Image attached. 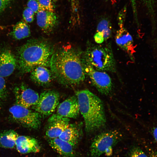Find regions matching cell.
Listing matches in <instances>:
<instances>
[{
    "instance_id": "cell-32",
    "label": "cell",
    "mask_w": 157,
    "mask_h": 157,
    "mask_svg": "<svg viewBox=\"0 0 157 157\" xmlns=\"http://www.w3.org/2000/svg\"><path fill=\"white\" fill-rule=\"evenodd\" d=\"M147 151L149 157H157V152L152 149L147 147Z\"/></svg>"
},
{
    "instance_id": "cell-21",
    "label": "cell",
    "mask_w": 157,
    "mask_h": 157,
    "mask_svg": "<svg viewBox=\"0 0 157 157\" xmlns=\"http://www.w3.org/2000/svg\"><path fill=\"white\" fill-rule=\"evenodd\" d=\"M96 32L103 34L104 41H107L111 37L112 24L108 18L104 17L99 20L97 25Z\"/></svg>"
},
{
    "instance_id": "cell-15",
    "label": "cell",
    "mask_w": 157,
    "mask_h": 157,
    "mask_svg": "<svg viewBox=\"0 0 157 157\" xmlns=\"http://www.w3.org/2000/svg\"><path fill=\"white\" fill-rule=\"evenodd\" d=\"M82 125L81 122L69 123L59 138L69 142L75 148L82 136Z\"/></svg>"
},
{
    "instance_id": "cell-17",
    "label": "cell",
    "mask_w": 157,
    "mask_h": 157,
    "mask_svg": "<svg viewBox=\"0 0 157 157\" xmlns=\"http://www.w3.org/2000/svg\"><path fill=\"white\" fill-rule=\"evenodd\" d=\"M51 147L63 157H74L75 154V147L69 142L59 138L48 139Z\"/></svg>"
},
{
    "instance_id": "cell-11",
    "label": "cell",
    "mask_w": 157,
    "mask_h": 157,
    "mask_svg": "<svg viewBox=\"0 0 157 157\" xmlns=\"http://www.w3.org/2000/svg\"><path fill=\"white\" fill-rule=\"evenodd\" d=\"M119 28L117 31L115 37L116 43L134 60V52L133 41L132 36L124 26L123 21L118 22Z\"/></svg>"
},
{
    "instance_id": "cell-2",
    "label": "cell",
    "mask_w": 157,
    "mask_h": 157,
    "mask_svg": "<svg viewBox=\"0 0 157 157\" xmlns=\"http://www.w3.org/2000/svg\"><path fill=\"white\" fill-rule=\"evenodd\" d=\"M53 48L49 42L41 39H32L17 50V67L19 72H31L38 66H49Z\"/></svg>"
},
{
    "instance_id": "cell-22",
    "label": "cell",
    "mask_w": 157,
    "mask_h": 157,
    "mask_svg": "<svg viewBox=\"0 0 157 157\" xmlns=\"http://www.w3.org/2000/svg\"><path fill=\"white\" fill-rule=\"evenodd\" d=\"M146 8L151 17L153 25V29H155V8L156 0H140Z\"/></svg>"
},
{
    "instance_id": "cell-1",
    "label": "cell",
    "mask_w": 157,
    "mask_h": 157,
    "mask_svg": "<svg viewBox=\"0 0 157 157\" xmlns=\"http://www.w3.org/2000/svg\"><path fill=\"white\" fill-rule=\"evenodd\" d=\"M80 52L71 45H63L54 51L49 67L53 78L67 86L83 82L86 75Z\"/></svg>"
},
{
    "instance_id": "cell-8",
    "label": "cell",
    "mask_w": 157,
    "mask_h": 157,
    "mask_svg": "<svg viewBox=\"0 0 157 157\" xmlns=\"http://www.w3.org/2000/svg\"><path fill=\"white\" fill-rule=\"evenodd\" d=\"M59 93L54 90H47L42 92L37 103L32 108L41 115L51 114L58 105Z\"/></svg>"
},
{
    "instance_id": "cell-19",
    "label": "cell",
    "mask_w": 157,
    "mask_h": 157,
    "mask_svg": "<svg viewBox=\"0 0 157 157\" xmlns=\"http://www.w3.org/2000/svg\"><path fill=\"white\" fill-rule=\"evenodd\" d=\"M19 135L12 130H5L0 133V147L13 148L15 147L16 141Z\"/></svg>"
},
{
    "instance_id": "cell-30",
    "label": "cell",
    "mask_w": 157,
    "mask_h": 157,
    "mask_svg": "<svg viewBox=\"0 0 157 157\" xmlns=\"http://www.w3.org/2000/svg\"><path fill=\"white\" fill-rule=\"evenodd\" d=\"M130 1L131 2L135 20L136 23L138 24V22L136 0H130Z\"/></svg>"
},
{
    "instance_id": "cell-5",
    "label": "cell",
    "mask_w": 157,
    "mask_h": 157,
    "mask_svg": "<svg viewBox=\"0 0 157 157\" xmlns=\"http://www.w3.org/2000/svg\"><path fill=\"white\" fill-rule=\"evenodd\" d=\"M122 133L116 130L104 131L92 139L89 149L90 157H100L104 154L111 156L113 148L123 138Z\"/></svg>"
},
{
    "instance_id": "cell-31",
    "label": "cell",
    "mask_w": 157,
    "mask_h": 157,
    "mask_svg": "<svg viewBox=\"0 0 157 157\" xmlns=\"http://www.w3.org/2000/svg\"><path fill=\"white\" fill-rule=\"evenodd\" d=\"M94 37L96 43L97 44H102L104 41L103 34L99 32H96Z\"/></svg>"
},
{
    "instance_id": "cell-9",
    "label": "cell",
    "mask_w": 157,
    "mask_h": 157,
    "mask_svg": "<svg viewBox=\"0 0 157 157\" xmlns=\"http://www.w3.org/2000/svg\"><path fill=\"white\" fill-rule=\"evenodd\" d=\"M14 92L16 104L29 109L37 103L40 96L38 92L24 83L16 85Z\"/></svg>"
},
{
    "instance_id": "cell-33",
    "label": "cell",
    "mask_w": 157,
    "mask_h": 157,
    "mask_svg": "<svg viewBox=\"0 0 157 157\" xmlns=\"http://www.w3.org/2000/svg\"><path fill=\"white\" fill-rule=\"evenodd\" d=\"M151 131L154 139L157 144V126L153 127Z\"/></svg>"
},
{
    "instance_id": "cell-20",
    "label": "cell",
    "mask_w": 157,
    "mask_h": 157,
    "mask_svg": "<svg viewBox=\"0 0 157 157\" xmlns=\"http://www.w3.org/2000/svg\"><path fill=\"white\" fill-rule=\"evenodd\" d=\"M30 34L28 25L23 21H20L13 26L10 34L13 38L19 40L28 37Z\"/></svg>"
},
{
    "instance_id": "cell-35",
    "label": "cell",
    "mask_w": 157,
    "mask_h": 157,
    "mask_svg": "<svg viewBox=\"0 0 157 157\" xmlns=\"http://www.w3.org/2000/svg\"><path fill=\"white\" fill-rule=\"evenodd\" d=\"M0 103H1V102H0Z\"/></svg>"
},
{
    "instance_id": "cell-25",
    "label": "cell",
    "mask_w": 157,
    "mask_h": 157,
    "mask_svg": "<svg viewBox=\"0 0 157 157\" xmlns=\"http://www.w3.org/2000/svg\"><path fill=\"white\" fill-rule=\"evenodd\" d=\"M40 10L54 12V8L52 0H38Z\"/></svg>"
},
{
    "instance_id": "cell-34",
    "label": "cell",
    "mask_w": 157,
    "mask_h": 157,
    "mask_svg": "<svg viewBox=\"0 0 157 157\" xmlns=\"http://www.w3.org/2000/svg\"><path fill=\"white\" fill-rule=\"evenodd\" d=\"M154 43L155 44V45H156V47H157V36H156L154 40Z\"/></svg>"
},
{
    "instance_id": "cell-24",
    "label": "cell",
    "mask_w": 157,
    "mask_h": 157,
    "mask_svg": "<svg viewBox=\"0 0 157 157\" xmlns=\"http://www.w3.org/2000/svg\"><path fill=\"white\" fill-rule=\"evenodd\" d=\"M127 157H148L146 154L139 147L134 146L129 150Z\"/></svg>"
},
{
    "instance_id": "cell-14",
    "label": "cell",
    "mask_w": 157,
    "mask_h": 157,
    "mask_svg": "<svg viewBox=\"0 0 157 157\" xmlns=\"http://www.w3.org/2000/svg\"><path fill=\"white\" fill-rule=\"evenodd\" d=\"M17 67L16 57L9 50L0 52V76L4 77L11 75Z\"/></svg>"
},
{
    "instance_id": "cell-18",
    "label": "cell",
    "mask_w": 157,
    "mask_h": 157,
    "mask_svg": "<svg viewBox=\"0 0 157 157\" xmlns=\"http://www.w3.org/2000/svg\"><path fill=\"white\" fill-rule=\"evenodd\" d=\"M31 72L30 77L32 80L40 85L49 84L53 78L51 70L43 66H37Z\"/></svg>"
},
{
    "instance_id": "cell-4",
    "label": "cell",
    "mask_w": 157,
    "mask_h": 157,
    "mask_svg": "<svg viewBox=\"0 0 157 157\" xmlns=\"http://www.w3.org/2000/svg\"><path fill=\"white\" fill-rule=\"evenodd\" d=\"M83 62L98 70L114 72L116 65L110 43L97 44L88 42L82 57Z\"/></svg>"
},
{
    "instance_id": "cell-26",
    "label": "cell",
    "mask_w": 157,
    "mask_h": 157,
    "mask_svg": "<svg viewBox=\"0 0 157 157\" xmlns=\"http://www.w3.org/2000/svg\"><path fill=\"white\" fill-rule=\"evenodd\" d=\"M7 92L5 80L0 76V102L4 100L7 97Z\"/></svg>"
},
{
    "instance_id": "cell-13",
    "label": "cell",
    "mask_w": 157,
    "mask_h": 157,
    "mask_svg": "<svg viewBox=\"0 0 157 157\" xmlns=\"http://www.w3.org/2000/svg\"><path fill=\"white\" fill-rule=\"evenodd\" d=\"M56 114L63 117L75 119L80 113L76 96L69 97L58 104Z\"/></svg>"
},
{
    "instance_id": "cell-29",
    "label": "cell",
    "mask_w": 157,
    "mask_h": 157,
    "mask_svg": "<svg viewBox=\"0 0 157 157\" xmlns=\"http://www.w3.org/2000/svg\"><path fill=\"white\" fill-rule=\"evenodd\" d=\"M14 1V0H0V13L8 8Z\"/></svg>"
},
{
    "instance_id": "cell-16",
    "label": "cell",
    "mask_w": 157,
    "mask_h": 157,
    "mask_svg": "<svg viewBox=\"0 0 157 157\" xmlns=\"http://www.w3.org/2000/svg\"><path fill=\"white\" fill-rule=\"evenodd\" d=\"M15 147L18 152L22 154L38 152L41 149L40 144L36 139L25 135H18Z\"/></svg>"
},
{
    "instance_id": "cell-27",
    "label": "cell",
    "mask_w": 157,
    "mask_h": 157,
    "mask_svg": "<svg viewBox=\"0 0 157 157\" xmlns=\"http://www.w3.org/2000/svg\"><path fill=\"white\" fill-rule=\"evenodd\" d=\"M35 13L30 8L26 7L23 13L24 19L27 23L32 22L34 19Z\"/></svg>"
},
{
    "instance_id": "cell-23",
    "label": "cell",
    "mask_w": 157,
    "mask_h": 157,
    "mask_svg": "<svg viewBox=\"0 0 157 157\" xmlns=\"http://www.w3.org/2000/svg\"><path fill=\"white\" fill-rule=\"evenodd\" d=\"M72 19L74 20L79 19L80 0H70Z\"/></svg>"
},
{
    "instance_id": "cell-36",
    "label": "cell",
    "mask_w": 157,
    "mask_h": 157,
    "mask_svg": "<svg viewBox=\"0 0 157 157\" xmlns=\"http://www.w3.org/2000/svg\"></svg>"
},
{
    "instance_id": "cell-3",
    "label": "cell",
    "mask_w": 157,
    "mask_h": 157,
    "mask_svg": "<svg viewBox=\"0 0 157 157\" xmlns=\"http://www.w3.org/2000/svg\"><path fill=\"white\" fill-rule=\"evenodd\" d=\"M75 95L80 112L84 119L86 132L91 134L104 127L106 119L101 99L87 90L78 91Z\"/></svg>"
},
{
    "instance_id": "cell-6",
    "label": "cell",
    "mask_w": 157,
    "mask_h": 157,
    "mask_svg": "<svg viewBox=\"0 0 157 157\" xmlns=\"http://www.w3.org/2000/svg\"><path fill=\"white\" fill-rule=\"evenodd\" d=\"M9 111L13 121L24 127L37 129L41 125V115L35 111L16 104Z\"/></svg>"
},
{
    "instance_id": "cell-12",
    "label": "cell",
    "mask_w": 157,
    "mask_h": 157,
    "mask_svg": "<svg viewBox=\"0 0 157 157\" xmlns=\"http://www.w3.org/2000/svg\"><path fill=\"white\" fill-rule=\"evenodd\" d=\"M38 25L44 33H51L58 23V18L54 12L40 10L37 13Z\"/></svg>"
},
{
    "instance_id": "cell-28",
    "label": "cell",
    "mask_w": 157,
    "mask_h": 157,
    "mask_svg": "<svg viewBox=\"0 0 157 157\" xmlns=\"http://www.w3.org/2000/svg\"><path fill=\"white\" fill-rule=\"evenodd\" d=\"M27 7L31 9L35 13L40 10V8L38 0H28L27 3Z\"/></svg>"
},
{
    "instance_id": "cell-7",
    "label": "cell",
    "mask_w": 157,
    "mask_h": 157,
    "mask_svg": "<svg viewBox=\"0 0 157 157\" xmlns=\"http://www.w3.org/2000/svg\"><path fill=\"white\" fill-rule=\"evenodd\" d=\"M86 75L90 79L93 85L100 93L108 95L112 92L113 84L110 76L106 72L98 70L83 62Z\"/></svg>"
},
{
    "instance_id": "cell-10",
    "label": "cell",
    "mask_w": 157,
    "mask_h": 157,
    "mask_svg": "<svg viewBox=\"0 0 157 157\" xmlns=\"http://www.w3.org/2000/svg\"><path fill=\"white\" fill-rule=\"evenodd\" d=\"M69 121V118L62 117L56 113L53 114L48 120L46 137L48 139L59 138L70 123Z\"/></svg>"
}]
</instances>
